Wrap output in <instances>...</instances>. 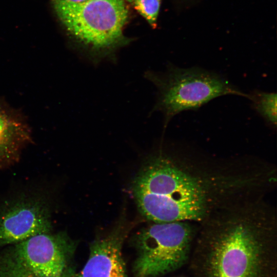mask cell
<instances>
[{
    "instance_id": "6da1fadb",
    "label": "cell",
    "mask_w": 277,
    "mask_h": 277,
    "mask_svg": "<svg viewBox=\"0 0 277 277\" xmlns=\"http://www.w3.org/2000/svg\"><path fill=\"white\" fill-rule=\"evenodd\" d=\"M199 226L193 252L198 277H275L276 214L264 197L221 209Z\"/></svg>"
},
{
    "instance_id": "7a4b0ae2",
    "label": "cell",
    "mask_w": 277,
    "mask_h": 277,
    "mask_svg": "<svg viewBox=\"0 0 277 277\" xmlns=\"http://www.w3.org/2000/svg\"><path fill=\"white\" fill-rule=\"evenodd\" d=\"M53 1L60 20L94 64L113 58V52L130 42L123 34L129 14L127 0Z\"/></svg>"
},
{
    "instance_id": "3957f363",
    "label": "cell",
    "mask_w": 277,
    "mask_h": 277,
    "mask_svg": "<svg viewBox=\"0 0 277 277\" xmlns=\"http://www.w3.org/2000/svg\"><path fill=\"white\" fill-rule=\"evenodd\" d=\"M144 76L157 89L152 111L163 115L165 129L177 114L196 110L218 97L232 95L248 98V93L223 75L200 67L181 68L169 64L164 72L149 70Z\"/></svg>"
},
{
    "instance_id": "277c9868",
    "label": "cell",
    "mask_w": 277,
    "mask_h": 277,
    "mask_svg": "<svg viewBox=\"0 0 277 277\" xmlns=\"http://www.w3.org/2000/svg\"><path fill=\"white\" fill-rule=\"evenodd\" d=\"M75 248L64 232L35 235L0 253V277H75Z\"/></svg>"
},
{
    "instance_id": "5b68a950",
    "label": "cell",
    "mask_w": 277,
    "mask_h": 277,
    "mask_svg": "<svg viewBox=\"0 0 277 277\" xmlns=\"http://www.w3.org/2000/svg\"><path fill=\"white\" fill-rule=\"evenodd\" d=\"M186 222L155 223L138 233L134 277H158L186 262L196 228Z\"/></svg>"
},
{
    "instance_id": "8992f818",
    "label": "cell",
    "mask_w": 277,
    "mask_h": 277,
    "mask_svg": "<svg viewBox=\"0 0 277 277\" xmlns=\"http://www.w3.org/2000/svg\"><path fill=\"white\" fill-rule=\"evenodd\" d=\"M52 229L50 209L39 198L21 197L0 211V247L51 232Z\"/></svg>"
},
{
    "instance_id": "52a82bcc",
    "label": "cell",
    "mask_w": 277,
    "mask_h": 277,
    "mask_svg": "<svg viewBox=\"0 0 277 277\" xmlns=\"http://www.w3.org/2000/svg\"><path fill=\"white\" fill-rule=\"evenodd\" d=\"M125 234L120 225L105 237L92 242L88 259L75 277H127L122 251Z\"/></svg>"
},
{
    "instance_id": "ba28073f",
    "label": "cell",
    "mask_w": 277,
    "mask_h": 277,
    "mask_svg": "<svg viewBox=\"0 0 277 277\" xmlns=\"http://www.w3.org/2000/svg\"><path fill=\"white\" fill-rule=\"evenodd\" d=\"M26 120L17 111L0 102V169L16 163L31 142Z\"/></svg>"
},
{
    "instance_id": "9c48e42d",
    "label": "cell",
    "mask_w": 277,
    "mask_h": 277,
    "mask_svg": "<svg viewBox=\"0 0 277 277\" xmlns=\"http://www.w3.org/2000/svg\"><path fill=\"white\" fill-rule=\"evenodd\" d=\"M251 102L252 108L272 129H275L277 123V94L254 90L248 93V98Z\"/></svg>"
},
{
    "instance_id": "30bf717a",
    "label": "cell",
    "mask_w": 277,
    "mask_h": 277,
    "mask_svg": "<svg viewBox=\"0 0 277 277\" xmlns=\"http://www.w3.org/2000/svg\"><path fill=\"white\" fill-rule=\"evenodd\" d=\"M153 28L156 24L161 0H127Z\"/></svg>"
},
{
    "instance_id": "8fae6325",
    "label": "cell",
    "mask_w": 277,
    "mask_h": 277,
    "mask_svg": "<svg viewBox=\"0 0 277 277\" xmlns=\"http://www.w3.org/2000/svg\"><path fill=\"white\" fill-rule=\"evenodd\" d=\"M58 1L64 2L72 3H80L85 1L86 0H53Z\"/></svg>"
}]
</instances>
